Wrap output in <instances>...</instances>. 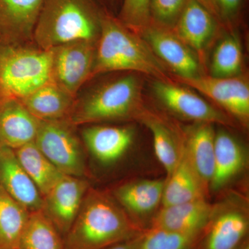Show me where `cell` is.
<instances>
[{"mask_svg":"<svg viewBox=\"0 0 249 249\" xmlns=\"http://www.w3.org/2000/svg\"><path fill=\"white\" fill-rule=\"evenodd\" d=\"M96 42L78 40L50 49L52 82L76 97L78 90L92 77Z\"/></svg>","mask_w":249,"mask_h":249,"instance_id":"obj_7","label":"cell"},{"mask_svg":"<svg viewBox=\"0 0 249 249\" xmlns=\"http://www.w3.org/2000/svg\"><path fill=\"white\" fill-rule=\"evenodd\" d=\"M188 0H151V17L160 27H175Z\"/></svg>","mask_w":249,"mask_h":249,"instance_id":"obj_31","label":"cell"},{"mask_svg":"<svg viewBox=\"0 0 249 249\" xmlns=\"http://www.w3.org/2000/svg\"><path fill=\"white\" fill-rule=\"evenodd\" d=\"M101 16L91 0H44L33 42L45 50L74 41L97 42Z\"/></svg>","mask_w":249,"mask_h":249,"instance_id":"obj_3","label":"cell"},{"mask_svg":"<svg viewBox=\"0 0 249 249\" xmlns=\"http://www.w3.org/2000/svg\"><path fill=\"white\" fill-rule=\"evenodd\" d=\"M143 231L110 196L89 188L63 237L64 245L65 249H103L134 238Z\"/></svg>","mask_w":249,"mask_h":249,"instance_id":"obj_1","label":"cell"},{"mask_svg":"<svg viewBox=\"0 0 249 249\" xmlns=\"http://www.w3.org/2000/svg\"><path fill=\"white\" fill-rule=\"evenodd\" d=\"M14 152L42 197L64 175L42 153L34 142L16 149Z\"/></svg>","mask_w":249,"mask_h":249,"instance_id":"obj_24","label":"cell"},{"mask_svg":"<svg viewBox=\"0 0 249 249\" xmlns=\"http://www.w3.org/2000/svg\"><path fill=\"white\" fill-rule=\"evenodd\" d=\"M116 71H138L157 80L169 81L165 64L146 42L123 25L119 19L102 14L92 77Z\"/></svg>","mask_w":249,"mask_h":249,"instance_id":"obj_2","label":"cell"},{"mask_svg":"<svg viewBox=\"0 0 249 249\" xmlns=\"http://www.w3.org/2000/svg\"><path fill=\"white\" fill-rule=\"evenodd\" d=\"M178 79L212 99L239 120L248 122L249 86L247 80L235 76L217 78L201 75L196 78Z\"/></svg>","mask_w":249,"mask_h":249,"instance_id":"obj_10","label":"cell"},{"mask_svg":"<svg viewBox=\"0 0 249 249\" xmlns=\"http://www.w3.org/2000/svg\"><path fill=\"white\" fill-rule=\"evenodd\" d=\"M139 236L131 240L124 241L103 249H137V241H138Z\"/></svg>","mask_w":249,"mask_h":249,"instance_id":"obj_33","label":"cell"},{"mask_svg":"<svg viewBox=\"0 0 249 249\" xmlns=\"http://www.w3.org/2000/svg\"><path fill=\"white\" fill-rule=\"evenodd\" d=\"M52 52L0 43V98L22 100L52 81Z\"/></svg>","mask_w":249,"mask_h":249,"instance_id":"obj_4","label":"cell"},{"mask_svg":"<svg viewBox=\"0 0 249 249\" xmlns=\"http://www.w3.org/2000/svg\"><path fill=\"white\" fill-rule=\"evenodd\" d=\"M89 183L83 178L63 175L43 196L42 210L64 237L76 219Z\"/></svg>","mask_w":249,"mask_h":249,"instance_id":"obj_8","label":"cell"},{"mask_svg":"<svg viewBox=\"0 0 249 249\" xmlns=\"http://www.w3.org/2000/svg\"><path fill=\"white\" fill-rule=\"evenodd\" d=\"M142 40L154 53L177 75L178 78L201 76L200 66L196 54L170 29L148 25L140 31Z\"/></svg>","mask_w":249,"mask_h":249,"instance_id":"obj_9","label":"cell"},{"mask_svg":"<svg viewBox=\"0 0 249 249\" xmlns=\"http://www.w3.org/2000/svg\"><path fill=\"white\" fill-rule=\"evenodd\" d=\"M214 138L212 124L200 123L187 137L185 153L204 183H211L214 172Z\"/></svg>","mask_w":249,"mask_h":249,"instance_id":"obj_21","label":"cell"},{"mask_svg":"<svg viewBox=\"0 0 249 249\" xmlns=\"http://www.w3.org/2000/svg\"><path fill=\"white\" fill-rule=\"evenodd\" d=\"M44 0H0V43H34Z\"/></svg>","mask_w":249,"mask_h":249,"instance_id":"obj_12","label":"cell"},{"mask_svg":"<svg viewBox=\"0 0 249 249\" xmlns=\"http://www.w3.org/2000/svg\"><path fill=\"white\" fill-rule=\"evenodd\" d=\"M219 14L230 17L235 14L240 6L241 0H216Z\"/></svg>","mask_w":249,"mask_h":249,"instance_id":"obj_32","label":"cell"},{"mask_svg":"<svg viewBox=\"0 0 249 249\" xmlns=\"http://www.w3.org/2000/svg\"><path fill=\"white\" fill-rule=\"evenodd\" d=\"M242 66L240 42L234 36L223 39L214 49L211 64V76L229 78L238 74Z\"/></svg>","mask_w":249,"mask_h":249,"instance_id":"obj_28","label":"cell"},{"mask_svg":"<svg viewBox=\"0 0 249 249\" xmlns=\"http://www.w3.org/2000/svg\"><path fill=\"white\" fill-rule=\"evenodd\" d=\"M40 121L16 99L0 98V145L16 150L35 140Z\"/></svg>","mask_w":249,"mask_h":249,"instance_id":"obj_15","label":"cell"},{"mask_svg":"<svg viewBox=\"0 0 249 249\" xmlns=\"http://www.w3.org/2000/svg\"><path fill=\"white\" fill-rule=\"evenodd\" d=\"M151 0H124L119 21L129 30L139 31L150 25Z\"/></svg>","mask_w":249,"mask_h":249,"instance_id":"obj_30","label":"cell"},{"mask_svg":"<svg viewBox=\"0 0 249 249\" xmlns=\"http://www.w3.org/2000/svg\"><path fill=\"white\" fill-rule=\"evenodd\" d=\"M128 127L91 126L83 129L82 137L91 153L104 163L115 162L124 156L134 140Z\"/></svg>","mask_w":249,"mask_h":249,"instance_id":"obj_17","label":"cell"},{"mask_svg":"<svg viewBox=\"0 0 249 249\" xmlns=\"http://www.w3.org/2000/svg\"><path fill=\"white\" fill-rule=\"evenodd\" d=\"M244 163L243 150L237 141L224 131L215 133L212 188L219 189L227 184L240 171Z\"/></svg>","mask_w":249,"mask_h":249,"instance_id":"obj_22","label":"cell"},{"mask_svg":"<svg viewBox=\"0 0 249 249\" xmlns=\"http://www.w3.org/2000/svg\"><path fill=\"white\" fill-rule=\"evenodd\" d=\"M248 229V220L242 213H224L203 231L205 235L200 249H237L243 243Z\"/></svg>","mask_w":249,"mask_h":249,"instance_id":"obj_19","label":"cell"},{"mask_svg":"<svg viewBox=\"0 0 249 249\" xmlns=\"http://www.w3.org/2000/svg\"><path fill=\"white\" fill-rule=\"evenodd\" d=\"M141 94L140 81L132 75L108 82L76 99L68 120L78 126L127 119L138 109Z\"/></svg>","mask_w":249,"mask_h":249,"instance_id":"obj_5","label":"cell"},{"mask_svg":"<svg viewBox=\"0 0 249 249\" xmlns=\"http://www.w3.org/2000/svg\"><path fill=\"white\" fill-rule=\"evenodd\" d=\"M144 122L151 132L156 157L169 177L179 163L182 151H179L173 132L163 123L152 118Z\"/></svg>","mask_w":249,"mask_h":249,"instance_id":"obj_27","label":"cell"},{"mask_svg":"<svg viewBox=\"0 0 249 249\" xmlns=\"http://www.w3.org/2000/svg\"><path fill=\"white\" fill-rule=\"evenodd\" d=\"M173 29L180 40L201 53L213 37L217 24L213 16L197 0H188Z\"/></svg>","mask_w":249,"mask_h":249,"instance_id":"obj_16","label":"cell"},{"mask_svg":"<svg viewBox=\"0 0 249 249\" xmlns=\"http://www.w3.org/2000/svg\"><path fill=\"white\" fill-rule=\"evenodd\" d=\"M30 213L0 186V249H18Z\"/></svg>","mask_w":249,"mask_h":249,"instance_id":"obj_25","label":"cell"},{"mask_svg":"<svg viewBox=\"0 0 249 249\" xmlns=\"http://www.w3.org/2000/svg\"><path fill=\"white\" fill-rule=\"evenodd\" d=\"M213 209L204 199L163 207L150 228L199 236L212 220Z\"/></svg>","mask_w":249,"mask_h":249,"instance_id":"obj_13","label":"cell"},{"mask_svg":"<svg viewBox=\"0 0 249 249\" xmlns=\"http://www.w3.org/2000/svg\"><path fill=\"white\" fill-rule=\"evenodd\" d=\"M165 180L146 179L119 187L116 199L133 214L143 215L151 213L162 201Z\"/></svg>","mask_w":249,"mask_h":249,"instance_id":"obj_23","label":"cell"},{"mask_svg":"<svg viewBox=\"0 0 249 249\" xmlns=\"http://www.w3.org/2000/svg\"><path fill=\"white\" fill-rule=\"evenodd\" d=\"M213 16H219L216 0H197Z\"/></svg>","mask_w":249,"mask_h":249,"instance_id":"obj_34","label":"cell"},{"mask_svg":"<svg viewBox=\"0 0 249 249\" xmlns=\"http://www.w3.org/2000/svg\"><path fill=\"white\" fill-rule=\"evenodd\" d=\"M199 236L150 228L139 235L137 249H194Z\"/></svg>","mask_w":249,"mask_h":249,"instance_id":"obj_29","label":"cell"},{"mask_svg":"<svg viewBox=\"0 0 249 249\" xmlns=\"http://www.w3.org/2000/svg\"><path fill=\"white\" fill-rule=\"evenodd\" d=\"M68 119L40 121L34 142L62 174L83 178L85 154L74 127Z\"/></svg>","mask_w":249,"mask_h":249,"instance_id":"obj_6","label":"cell"},{"mask_svg":"<svg viewBox=\"0 0 249 249\" xmlns=\"http://www.w3.org/2000/svg\"><path fill=\"white\" fill-rule=\"evenodd\" d=\"M0 186L30 212L42 209L43 197L14 150L0 145Z\"/></svg>","mask_w":249,"mask_h":249,"instance_id":"obj_14","label":"cell"},{"mask_svg":"<svg viewBox=\"0 0 249 249\" xmlns=\"http://www.w3.org/2000/svg\"><path fill=\"white\" fill-rule=\"evenodd\" d=\"M152 88L160 102L181 117L206 124H230L222 112L191 90L160 80H156Z\"/></svg>","mask_w":249,"mask_h":249,"instance_id":"obj_11","label":"cell"},{"mask_svg":"<svg viewBox=\"0 0 249 249\" xmlns=\"http://www.w3.org/2000/svg\"><path fill=\"white\" fill-rule=\"evenodd\" d=\"M204 186L183 150L179 163L165 181L163 207L204 199Z\"/></svg>","mask_w":249,"mask_h":249,"instance_id":"obj_20","label":"cell"},{"mask_svg":"<svg viewBox=\"0 0 249 249\" xmlns=\"http://www.w3.org/2000/svg\"><path fill=\"white\" fill-rule=\"evenodd\" d=\"M18 249H65V245L61 234L41 209L30 213Z\"/></svg>","mask_w":249,"mask_h":249,"instance_id":"obj_26","label":"cell"},{"mask_svg":"<svg viewBox=\"0 0 249 249\" xmlns=\"http://www.w3.org/2000/svg\"><path fill=\"white\" fill-rule=\"evenodd\" d=\"M76 100V97L51 81L19 101L39 120L55 121L69 119Z\"/></svg>","mask_w":249,"mask_h":249,"instance_id":"obj_18","label":"cell"}]
</instances>
